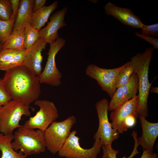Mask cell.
<instances>
[{
  "mask_svg": "<svg viewBox=\"0 0 158 158\" xmlns=\"http://www.w3.org/2000/svg\"><path fill=\"white\" fill-rule=\"evenodd\" d=\"M140 158H158L157 154L148 150H143V153Z\"/></svg>",
  "mask_w": 158,
  "mask_h": 158,
  "instance_id": "d6a6232c",
  "label": "cell"
},
{
  "mask_svg": "<svg viewBox=\"0 0 158 158\" xmlns=\"http://www.w3.org/2000/svg\"><path fill=\"white\" fill-rule=\"evenodd\" d=\"M22 50L6 49L0 51V63L9 60Z\"/></svg>",
  "mask_w": 158,
  "mask_h": 158,
  "instance_id": "83f0119b",
  "label": "cell"
},
{
  "mask_svg": "<svg viewBox=\"0 0 158 158\" xmlns=\"http://www.w3.org/2000/svg\"><path fill=\"white\" fill-rule=\"evenodd\" d=\"M141 34L153 37H158V23L149 25L143 24L141 28Z\"/></svg>",
  "mask_w": 158,
  "mask_h": 158,
  "instance_id": "4316f807",
  "label": "cell"
},
{
  "mask_svg": "<svg viewBox=\"0 0 158 158\" xmlns=\"http://www.w3.org/2000/svg\"><path fill=\"white\" fill-rule=\"evenodd\" d=\"M15 20L4 21L0 20V42L3 44L12 32Z\"/></svg>",
  "mask_w": 158,
  "mask_h": 158,
  "instance_id": "d4e9b609",
  "label": "cell"
},
{
  "mask_svg": "<svg viewBox=\"0 0 158 158\" xmlns=\"http://www.w3.org/2000/svg\"><path fill=\"white\" fill-rule=\"evenodd\" d=\"M109 102L106 98L97 102L95 104L99 125L94 136V139H99L103 145H112L119 137V133L113 128L109 120L108 112Z\"/></svg>",
  "mask_w": 158,
  "mask_h": 158,
  "instance_id": "9c48e42d",
  "label": "cell"
},
{
  "mask_svg": "<svg viewBox=\"0 0 158 158\" xmlns=\"http://www.w3.org/2000/svg\"><path fill=\"white\" fill-rule=\"evenodd\" d=\"M76 121L74 115L61 121H55L44 131L46 148L51 153L55 154L61 149Z\"/></svg>",
  "mask_w": 158,
  "mask_h": 158,
  "instance_id": "277c9868",
  "label": "cell"
},
{
  "mask_svg": "<svg viewBox=\"0 0 158 158\" xmlns=\"http://www.w3.org/2000/svg\"><path fill=\"white\" fill-rule=\"evenodd\" d=\"M139 116L142 134L141 137H137L138 143L143 150L153 152L154 146L158 136V123L151 122L141 116Z\"/></svg>",
  "mask_w": 158,
  "mask_h": 158,
  "instance_id": "2e32d148",
  "label": "cell"
},
{
  "mask_svg": "<svg viewBox=\"0 0 158 158\" xmlns=\"http://www.w3.org/2000/svg\"><path fill=\"white\" fill-rule=\"evenodd\" d=\"M127 63L112 69L102 68L95 64H90L87 66L85 72L87 76L95 80L102 90L111 98L116 90L115 82L117 76Z\"/></svg>",
  "mask_w": 158,
  "mask_h": 158,
  "instance_id": "30bf717a",
  "label": "cell"
},
{
  "mask_svg": "<svg viewBox=\"0 0 158 158\" xmlns=\"http://www.w3.org/2000/svg\"><path fill=\"white\" fill-rule=\"evenodd\" d=\"M13 135V141L11 143L16 151L20 150L28 156L44 152L46 150L44 131L35 130L22 125Z\"/></svg>",
  "mask_w": 158,
  "mask_h": 158,
  "instance_id": "3957f363",
  "label": "cell"
},
{
  "mask_svg": "<svg viewBox=\"0 0 158 158\" xmlns=\"http://www.w3.org/2000/svg\"><path fill=\"white\" fill-rule=\"evenodd\" d=\"M30 107L11 100L0 108V133L4 135L13 134L14 130L22 126L19 122L23 116H30Z\"/></svg>",
  "mask_w": 158,
  "mask_h": 158,
  "instance_id": "5b68a950",
  "label": "cell"
},
{
  "mask_svg": "<svg viewBox=\"0 0 158 158\" xmlns=\"http://www.w3.org/2000/svg\"><path fill=\"white\" fill-rule=\"evenodd\" d=\"M76 130L71 132L62 148L57 153L60 157L66 158H97L102 145L99 139H95L93 146L89 149L82 147L80 138L76 135Z\"/></svg>",
  "mask_w": 158,
  "mask_h": 158,
  "instance_id": "8992f818",
  "label": "cell"
},
{
  "mask_svg": "<svg viewBox=\"0 0 158 158\" xmlns=\"http://www.w3.org/2000/svg\"><path fill=\"white\" fill-rule=\"evenodd\" d=\"M67 11V8L64 7L55 13L47 25L39 31L40 37L47 43L50 44L54 42L59 37L58 30L66 25L64 17Z\"/></svg>",
  "mask_w": 158,
  "mask_h": 158,
  "instance_id": "5bb4252c",
  "label": "cell"
},
{
  "mask_svg": "<svg viewBox=\"0 0 158 158\" xmlns=\"http://www.w3.org/2000/svg\"><path fill=\"white\" fill-rule=\"evenodd\" d=\"M26 49H24L7 61L0 63V70L5 71L23 66Z\"/></svg>",
  "mask_w": 158,
  "mask_h": 158,
  "instance_id": "7402d4cb",
  "label": "cell"
},
{
  "mask_svg": "<svg viewBox=\"0 0 158 158\" xmlns=\"http://www.w3.org/2000/svg\"><path fill=\"white\" fill-rule=\"evenodd\" d=\"M138 89V78L134 72L127 83L116 89L109 103L108 110H115L125 102L133 98L136 95Z\"/></svg>",
  "mask_w": 158,
  "mask_h": 158,
  "instance_id": "7c38bea8",
  "label": "cell"
},
{
  "mask_svg": "<svg viewBox=\"0 0 158 158\" xmlns=\"http://www.w3.org/2000/svg\"><path fill=\"white\" fill-rule=\"evenodd\" d=\"M66 40L58 37L50 44L47 54V61L43 71L39 76L41 84H45L54 87H58L61 83L62 74L57 68L55 62L56 54L65 45Z\"/></svg>",
  "mask_w": 158,
  "mask_h": 158,
  "instance_id": "ba28073f",
  "label": "cell"
},
{
  "mask_svg": "<svg viewBox=\"0 0 158 158\" xmlns=\"http://www.w3.org/2000/svg\"><path fill=\"white\" fill-rule=\"evenodd\" d=\"M58 2L56 1L50 5L44 6L33 12L30 22L31 26L39 31L48 20L51 13L58 7Z\"/></svg>",
  "mask_w": 158,
  "mask_h": 158,
  "instance_id": "ac0fdd59",
  "label": "cell"
},
{
  "mask_svg": "<svg viewBox=\"0 0 158 158\" xmlns=\"http://www.w3.org/2000/svg\"><path fill=\"white\" fill-rule=\"evenodd\" d=\"M12 13V5L10 0H0V20H10Z\"/></svg>",
  "mask_w": 158,
  "mask_h": 158,
  "instance_id": "484cf974",
  "label": "cell"
},
{
  "mask_svg": "<svg viewBox=\"0 0 158 158\" xmlns=\"http://www.w3.org/2000/svg\"><path fill=\"white\" fill-rule=\"evenodd\" d=\"M154 50L151 47H147L143 52L137 53L131 58L130 61L138 80L137 112L139 116L145 118L148 115L147 101L152 83L149 82L148 73Z\"/></svg>",
  "mask_w": 158,
  "mask_h": 158,
  "instance_id": "7a4b0ae2",
  "label": "cell"
},
{
  "mask_svg": "<svg viewBox=\"0 0 158 158\" xmlns=\"http://www.w3.org/2000/svg\"><path fill=\"white\" fill-rule=\"evenodd\" d=\"M135 34L137 37L145 40L152 45L153 46V48L154 49H158V38H157L146 36L137 32H135Z\"/></svg>",
  "mask_w": 158,
  "mask_h": 158,
  "instance_id": "f546056e",
  "label": "cell"
},
{
  "mask_svg": "<svg viewBox=\"0 0 158 158\" xmlns=\"http://www.w3.org/2000/svg\"><path fill=\"white\" fill-rule=\"evenodd\" d=\"M12 99L30 106L41 92L39 77L24 65L5 71L2 78Z\"/></svg>",
  "mask_w": 158,
  "mask_h": 158,
  "instance_id": "6da1fadb",
  "label": "cell"
},
{
  "mask_svg": "<svg viewBox=\"0 0 158 158\" xmlns=\"http://www.w3.org/2000/svg\"><path fill=\"white\" fill-rule=\"evenodd\" d=\"M106 14L118 20L121 23L135 28H141L143 24L140 18L130 9L118 6L109 2L104 6Z\"/></svg>",
  "mask_w": 158,
  "mask_h": 158,
  "instance_id": "4fadbf2b",
  "label": "cell"
},
{
  "mask_svg": "<svg viewBox=\"0 0 158 158\" xmlns=\"http://www.w3.org/2000/svg\"><path fill=\"white\" fill-rule=\"evenodd\" d=\"M150 92L154 93H158V88L157 87H152L150 88Z\"/></svg>",
  "mask_w": 158,
  "mask_h": 158,
  "instance_id": "e575fe53",
  "label": "cell"
},
{
  "mask_svg": "<svg viewBox=\"0 0 158 158\" xmlns=\"http://www.w3.org/2000/svg\"><path fill=\"white\" fill-rule=\"evenodd\" d=\"M138 103V95H136L132 98L124 102L115 110L111 111L110 119L113 128L119 133H123L124 120L130 115H134L137 118L139 116L137 112Z\"/></svg>",
  "mask_w": 158,
  "mask_h": 158,
  "instance_id": "8fae6325",
  "label": "cell"
},
{
  "mask_svg": "<svg viewBox=\"0 0 158 158\" xmlns=\"http://www.w3.org/2000/svg\"><path fill=\"white\" fill-rule=\"evenodd\" d=\"M11 4L12 13L11 19L16 20L20 3V0H10Z\"/></svg>",
  "mask_w": 158,
  "mask_h": 158,
  "instance_id": "1f68e13d",
  "label": "cell"
},
{
  "mask_svg": "<svg viewBox=\"0 0 158 158\" xmlns=\"http://www.w3.org/2000/svg\"><path fill=\"white\" fill-rule=\"evenodd\" d=\"M24 28L12 31L8 39L3 44L2 49H6L22 50L24 49Z\"/></svg>",
  "mask_w": 158,
  "mask_h": 158,
  "instance_id": "ffe728a7",
  "label": "cell"
},
{
  "mask_svg": "<svg viewBox=\"0 0 158 158\" xmlns=\"http://www.w3.org/2000/svg\"><path fill=\"white\" fill-rule=\"evenodd\" d=\"M34 104L39 107V110L35 116L27 120L23 126L44 131L59 117L58 110L53 102L46 99H37Z\"/></svg>",
  "mask_w": 158,
  "mask_h": 158,
  "instance_id": "52a82bcc",
  "label": "cell"
},
{
  "mask_svg": "<svg viewBox=\"0 0 158 158\" xmlns=\"http://www.w3.org/2000/svg\"><path fill=\"white\" fill-rule=\"evenodd\" d=\"M12 100L4 84L3 79L0 78V104L4 105Z\"/></svg>",
  "mask_w": 158,
  "mask_h": 158,
  "instance_id": "f1b7e54d",
  "label": "cell"
},
{
  "mask_svg": "<svg viewBox=\"0 0 158 158\" xmlns=\"http://www.w3.org/2000/svg\"><path fill=\"white\" fill-rule=\"evenodd\" d=\"M35 0H21L18 14L13 26L12 31L24 28L30 23Z\"/></svg>",
  "mask_w": 158,
  "mask_h": 158,
  "instance_id": "e0dca14e",
  "label": "cell"
},
{
  "mask_svg": "<svg viewBox=\"0 0 158 158\" xmlns=\"http://www.w3.org/2000/svg\"><path fill=\"white\" fill-rule=\"evenodd\" d=\"M40 37L39 31L29 23L24 28V48L26 50L30 49Z\"/></svg>",
  "mask_w": 158,
  "mask_h": 158,
  "instance_id": "603a6c76",
  "label": "cell"
},
{
  "mask_svg": "<svg viewBox=\"0 0 158 158\" xmlns=\"http://www.w3.org/2000/svg\"><path fill=\"white\" fill-rule=\"evenodd\" d=\"M134 140V145L133 150L128 157L123 156L122 158H133L136 154L140 153L137 148L139 145L137 141V133L136 131L134 130L131 134ZM102 148L103 151L102 158H116V155L119 152L113 148L111 145H103Z\"/></svg>",
  "mask_w": 158,
  "mask_h": 158,
  "instance_id": "44dd1931",
  "label": "cell"
},
{
  "mask_svg": "<svg viewBox=\"0 0 158 158\" xmlns=\"http://www.w3.org/2000/svg\"><path fill=\"white\" fill-rule=\"evenodd\" d=\"M135 116L131 115L126 118L125 119L123 124V131L126 132L128 129L133 127L136 124V118Z\"/></svg>",
  "mask_w": 158,
  "mask_h": 158,
  "instance_id": "4dcf8cb0",
  "label": "cell"
},
{
  "mask_svg": "<svg viewBox=\"0 0 158 158\" xmlns=\"http://www.w3.org/2000/svg\"><path fill=\"white\" fill-rule=\"evenodd\" d=\"M2 106V105L1 104H0V108Z\"/></svg>",
  "mask_w": 158,
  "mask_h": 158,
  "instance_id": "8d00e7d4",
  "label": "cell"
},
{
  "mask_svg": "<svg viewBox=\"0 0 158 158\" xmlns=\"http://www.w3.org/2000/svg\"><path fill=\"white\" fill-rule=\"evenodd\" d=\"M134 73V69L130 64V61L128 62L127 65L120 71L117 76L115 82L116 88L127 83Z\"/></svg>",
  "mask_w": 158,
  "mask_h": 158,
  "instance_id": "cb8c5ba5",
  "label": "cell"
},
{
  "mask_svg": "<svg viewBox=\"0 0 158 158\" xmlns=\"http://www.w3.org/2000/svg\"><path fill=\"white\" fill-rule=\"evenodd\" d=\"M46 1V0H35L33 7V12L44 6Z\"/></svg>",
  "mask_w": 158,
  "mask_h": 158,
  "instance_id": "836d02e7",
  "label": "cell"
},
{
  "mask_svg": "<svg viewBox=\"0 0 158 158\" xmlns=\"http://www.w3.org/2000/svg\"><path fill=\"white\" fill-rule=\"evenodd\" d=\"M47 44L40 37L30 49L26 50L23 65L38 76L42 71V52L45 49Z\"/></svg>",
  "mask_w": 158,
  "mask_h": 158,
  "instance_id": "9a60e30c",
  "label": "cell"
},
{
  "mask_svg": "<svg viewBox=\"0 0 158 158\" xmlns=\"http://www.w3.org/2000/svg\"><path fill=\"white\" fill-rule=\"evenodd\" d=\"M13 134L4 135L0 133V151L2 153L1 158H26L27 157L20 151L18 153L13 148L12 141Z\"/></svg>",
  "mask_w": 158,
  "mask_h": 158,
  "instance_id": "d6986e66",
  "label": "cell"
},
{
  "mask_svg": "<svg viewBox=\"0 0 158 158\" xmlns=\"http://www.w3.org/2000/svg\"><path fill=\"white\" fill-rule=\"evenodd\" d=\"M3 44L0 42V51L2 50V47Z\"/></svg>",
  "mask_w": 158,
  "mask_h": 158,
  "instance_id": "d590c367",
  "label": "cell"
}]
</instances>
